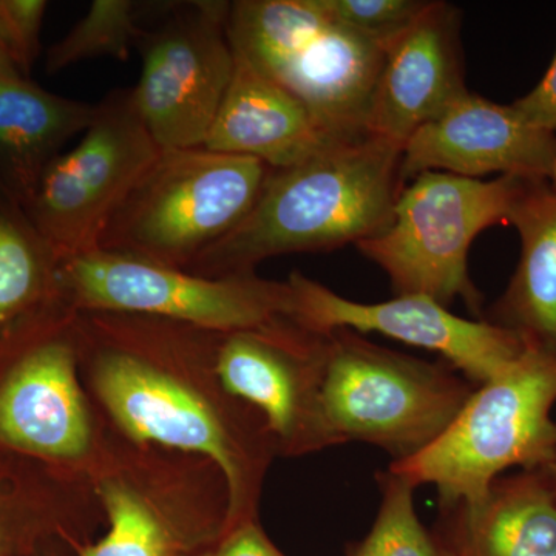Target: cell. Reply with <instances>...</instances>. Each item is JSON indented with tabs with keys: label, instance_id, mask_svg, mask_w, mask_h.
<instances>
[{
	"label": "cell",
	"instance_id": "6da1fadb",
	"mask_svg": "<svg viewBox=\"0 0 556 556\" xmlns=\"http://www.w3.org/2000/svg\"><path fill=\"white\" fill-rule=\"evenodd\" d=\"M219 336L167 318L76 313L79 353L89 357L102 405L134 441L211 460L228 489L229 529L257 518L260 485L276 444L266 428L228 415L182 379L214 353Z\"/></svg>",
	"mask_w": 556,
	"mask_h": 556
},
{
	"label": "cell",
	"instance_id": "7a4b0ae2",
	"mask_svg": "<svg viewBox=\"0 0 556 556\" xmlns=\"http://www.w3.org/2000/svg\"><path fill=\"white\" fill-rule=\"evenodd\" d=\"M401 164L402 148L369 137L270 170L248 217L189 273L240 276L268 258L334 251L379 236L391 225L405 186Z\"/></svg>",
	"mask_w": 556,
	"mask_h": 556
},
{
	"label": "cell",
	"instance_id": "3957f363",
	"mask_svg": "<svg viewBox=\"0 0 556 556\" xmlns=\"http://www.w3.org/2000/svg\"><path fill=\"white\" fill-rule=\"evenodd\" d=\"M556 343L526 342L495 378L475 388L444 434L391 464L416 486L434 485L441 507L478 506L510 468L556 464Z\"/></svg>",
	"mask_w": 556,
	"mask_h": 556
},
{
	"label": "cell",
	"instance_id": "277c9868",
	"mask_svg": "<svg viewBox=\"0 0 556 556\" xmlns=\"http://www.w3.org/2000/svg\"><path fill=\"white\" fill-rule=\"evenodd\" d=\"M233 51L298 98L338 144L369 138L382 47L343 27L318 0L230 2Z\"/></svg>",
	"mask_w": 556,
	"mask_h": 556
},
{
	"label": "cell",
	"instance_id": "5b68a950",
	"mask_svg": "<svg viewBox=\"0 0 556 556\" xmlns=\"http://www.w3.org/2000/svg\"><path fill=\"white\" fill-rule=\"evenodd\" d=\"M475 383L442 362L369 342L361 332H328L321 409L334 445L364 442L412 459L452 426Z\"/></svg>",
	"mask_w": 556,
	"mask_h": 556
},
{
	"label": "cell",
	"instance_id": "8992f818",
	"mask_svg": "<svg viewBox=\"0 0 556 556\" xmlns=\"http://www.w3.org/2000/svg\"><path fill=\"white\" fill-rule=\"evenodd\" d=\"M270 170L204 148L161 150L113 212L98 249L188 270L248 217Z\"/></svg>",
	"mask_w": 556,
	"mask_h": 556
},
{
	"label": "cell",
	"instance_id": "52a82bcc",
	"mask_svg": "<svg viewBox=\"0 0 556 556\" xmlns=\"http://www.w3.org/2000/svg\"><path fill=\"white\" fill-rule=\"evenodd\" d=\"M530 178H466L424 172L409 179L382 233L356 244L390 278L397 295H426L448 306L459 299L481 318L482 298L468 273L479 233L508 223Z\"/></svg>",
	"mask_w": 556,
	"mask_h": 556
},
{
	"label": "cell",
	"instance_id": "ba28073f",
	"mask_svg": "<svg viewBox=\"0 0 556 556\" xmlns=\"http://www.w3.org/2000/svg\"><path fill=\"white\" fill-rule=\"evenodd\" d=\"M58 291L76 313L139 314L218 334L262 327L294 311L288 281L255 273L201 277L102 249L62 260Z\"/></svg>",
	"mask_w": 556,
	"mask_h": 556
},
{
	"label": "cell",
	"instance_id": "9c48e42d",
	"mask_svg": "<svg viewBox=\"0 0 556 556\" xmlns=\"http://www.w3.org/2000/svg\"><path fill=\"white\" fill-rule=\"evenodd\" d=\"M78 358L76 311L62 300L0 334V450L49 464L89 453Z\"/></svg>",
	"mask_w": 556,
	"mask_h": 556
},
{
	"label": "cell",
	"instance_id": "30bf717a",
	"mask_svg": "<svg viewBox=\"0 0 556 556\" xmlns=\"http://www.w3.org/2000/svg\"><path fill=\"white\" fill-rule=\"evenodd\" d=\"M97 105L79 144L51 161L24 208L60 262L100 247L113 212L161 152L131 89Z\"/></svg>",
	"mask_w": 556,
	"mask_h": 556
},
{
	"label": "cell",
	"instance_id": "8fae6325",
	"mask_svg": "<svg viewBox=\"0 0 556 556\" xmlns=\"http://www.w3.org/2000/svg\"><path fill=\"white\" fill-rule=\"evenodd\" d=\"M230 2H172L139 40L134 91L142 123L161 150L203 148L232 80Z\"/></svg>",
	"mask_w": 556,
	"mask_h": 556
},
{
	"label": "cell",
	"instance_id": "7c38bea8",
	"mask_svg": "<svg viewBox=\"0 0 556 556\" xmlns=\"http://www.w3.org/2000/svg\"><path fill=\"white\" fill-rule=\"evenodd\" d=\"M328 334L294 318L219 336L214 376L229 397L254 409L287 455L332 447L321 409Z\"/></svg>",
	"mask_w": 556,
	"mask_h": 556
},
{
	"label": "cell",
	"instance_id": "4fadbf2b",
	"mask_svg": "<svg viewBox=\"0 0 556 556\" xmlns=\"http://www.w3.org/2000/svg\"><path fill=\"white\" fill-rule=\"evenodd\" d=\"M294 298L291 318L317 332L351 329L378 332L409 346L439 354L479 387L507 368L525 350L515 332L490 324L485 318H464L426 295H396L379 303L342 298L317 281L291 274L288 280Z\"/></svg>",
	"mask_w": 556,
	"mask_h": 556
},
{
	"label": "cell",
	"instance_id": "5bb4252c",
	"mask_svg": "<svg viewBox=\"0 0 556 556\" xmlns=\"http://www.w3.org/2000/svg\"><path fill=\"white\" fill-rule=\"evenodd\" d=\"M463 16L448 2L428 3L412 25L383 47V64L368 115L369 137L404 149L409 138L468 93Z\"/></svg>",
	"mask_w": 556,
	"mask_h": 556
},
{
	"label": "cell",
	"instance_id": "9a60e30c",
	"mask_svg": "<svg viewBox=\"0 0 556 556\" xmlns=\"http://www.w3.org/2000/svg\"><path fill=\"white\" fill-rule=\"evenodd\" d=\"M556 134L538 129L514 104L468 91L447 112L416 131L402 149L404 185L424 172L478 178L500 174L551 179Z\"/></svg>",
	"mask_w": 556,
	"mask_h": 556
},
{
	"label": "cell",
	"instance_id": "2e32d148",
	"mask_svg": "<svg viewBox=\"0 0 556 556\" xmlns=\"http://www.w3.org/2000/svg\"><path fill=\"white\" fill-rule=\"evenodd\" d=\"M338 142L308 109L236 53V70L204 149L262 161L287 169Z\"/></svg>",
	"mask_w": 556,
	"mask_h": 556
},
{
	"label": "cell",
	"instance_id": "e0dca14e",
	"mask_svg": "<svg viewBox=\"0 0 556 556\" xmlns=\"http://www.w3.org/2000/svg\"><path fill=\"white\" fill-rule=\"evenodd\" d=\"M434 532L455 556H556V486L547 467L497 478L478 506L442 507Z\"/></svg>",
	"mask_w": 556,
	"mask_h": 556
},
{
	"label": "cell",
	"instance_id": "ac0fdd59",
	"mask_svg": "<svg viewBox=\"0 0 556 556\" xmlns=\"http://www.w3.org/2000/svg\"><path fill=\"white\" fill-rule=\"evenodd\" d=\"M98 105L0 75V192L27 207L43 172L68 139L89 129Z\"/></svg>",
	"mask_w": 556,
	"mask_h": 556
},
{
	"label": "cell",
	"instance_id": "d6986e66",
	"mask_svg": "<svg viewBox=\"0 0 556 556\" xmlns=\"http://www.w3.org/2000/svg\"><path fill=\"white\" fill-rule=\"evenodd\" d=\"M508 225L519 236V262L485 320L525 342L556 343V192L548 179L527 182Z\"/></svg>",
	"mask_w": 556,
	"mask_h": 556
},
{
	"label": "cell",
	"instance_id": "ffe728a7",
	"mask_svg": "<svg viewBox=\"0 0 556 556\" xmlns=\"http://www.w3.org/2000/svg\"><path fill=\"white\" fill-rule=\"evenodd\" d=\"M109 530L98 543H72L76 556H189L222 535V522L189 517L160 506L134 479L123 475L98 484Z\"/></svg>",
	"mask_w": 556,
	"mask_h": 556
},
{
	"label": "cell",
	"instance_id": "44dd1931",
	"mask_svg": "<svg viewBox=\"0 0 556 556\" xmlns=\"http://www.w3.org/2000/svg\"><path fill=\"white\" fill-rule=\"evenodd\" d=\"M58 265L24 207L0 192V334L61 300Z\"/></svg>",
	"mask_w": 556,
	"mask_h": 556
},
{
	"label": "cell",
	"instance_id": "7402d4cb",
	"mask_svg": "<svg viewBox=\"0 0 556 556\" xmlns=\"http://www.w3.org/2000/svg\"><path fill=\"white\" fill-rule=\"evenodd\" d=\"M156 5L135 0H94L86 16L47 51L46 72L54 75L70 65L98 58L126 61L148 30L146 14Z\"/></svg>",
	"mask_w": 556,
	"mask_h": 556
},
{
	"label": "cell",
	"instance_id": "603a6c76",
	"mask_svg": "<svg viewBox=\"0 0 556 556\" xmlns=\"http://www.w3.org/2000/svg\"><path fill=\"white\" fill-rule=\"evenodd\" d=\"M380 492L378 517L368 535L346 556H455L452 548L417 517V486L388 468L376 475Z\"/></svg>",
	"mask_w": 556,
	"mask_h": 556
},
{
	"label": "cell",
	"instance_id": "cb8c5ba5",
	"mask_svg": "<svg viewBox=\"0 0 556 556\" xmlns=\"http://www.w3.org/2000/svg\"><path fill=\"white\" fill-rule=\"evenodd\" d=\"M0 453V556H30L62 532L42 493Z\"/></svg>",
	"mask_w": 556,
	"mask_h": 556
},
{
	"label": "cell",
	"instance_id": "d4e9b609",
	"mask_svg": "<svg viewBox=\"0 0 556 556\" xmlns=\"http://www.w3.org/2000/svg\"><path fill=\"white\" fill-rule=\"evenodd\" d=\"M332 20L386 47L427 9L430 0H318Z\"/></svg>",
	"mask_w": 556,
	"mask_h": 556
},
{
	"label": "cell",
	"instance_id": "484cf974",
	"mask_svg": "<svg viewBox=\"0 0 556 556\" xmlns=\"http://www.w3.org/2000/svg\"><path fill=\"white\" fill-rule=\"evenodd\" d=\"M47 9L49 3L43 0H0V40L24 78H30L40 54Z\"/></svg>",
	"mask_w": 556,
	"mask_h": 556
},
{
	"label": "cell",
	"instance_id": "4316f807",
	"mask_svg": "<svg viewBox=\"0 0 556 556\" xmlns=\"http://www.w3.org/2000/svg\"><path fill=\"white\" fill-rule=\"evenodd\" d=\"M189 556H287L269 540L257 518L229 527L208 546Z\"/></svg>",
	"mask_w": 556,
	"mask_h": 556
},
{
	"label": "cell",
	"instance_id": "83f0119b",
	"mask_svg": "<svg viewBox=\"0 0 556 556\" xmlns=\"http://www.w3.org/2000/svg\"><path fill=\"white\" fill-rule=\"evenodd\" d=\"M514 108L527 123L556 134V51L543 78L529 93L515 101Z\"/></svg>",
	"mask_w": 556,
	"mask_h": 556
},
{
	"label": "cell",
	"instance_id": "f1b7e54d",
	"mask_svg": "<svg viewBox=\"0 0 556 556\" xmlns=\"http://www.w3.org/2000/svg\"><path fill=\"white\" fill-rule=\"evenodd\" d=\"M0 75L2 76H21L17 68L14 67L13 61L7 53L5 47H3L2 40H0ZM24 78V76H21Z\"/></svg>",
	"mask_w": 556,
	"mask_h": 556
},
{
	"label": "cell",
	"instance_id": "f546056e",
	"mask_svg": "<svg viewBox=\"0 0 556 556\" xmlns=\"http://www.w3.org/2000/svg\"><path fill=\"white\" fill-rule=\"evenodd\" d=\"M548 182H551L552 189L556 192V159L554 164V170H552L551 179H548Z\"/></svg>",
	"mask_w": 556,
	"mask_h": 556
},
{
	"label": "cell",
	"instance_id": "4dcf8cb0",
	"mask_svg": "<svg viewBox=\"0 0 556 556\" xmlns=\"http://www.w3.org/2000/svg\"><path fill=\"white\" fill-rule=\"evenodd\" d=\"M548 473H551L552 481H554V484L556 486V464H552V466L547 467Z\"/></svg>",
	"mask_w": 556,
	"mask_h": 556
},
{
	"label": "cell",
	"instance_id": "1f68e13d",
	"mask_svg": "<svg viewBox=\"0 0 556 556\" xmlns=\"http://www.w3.org/2000/svg\"><path fill=\"white\" fill-rule=\"evenodd\" d=\"M39 552V551H38ZM38 552H36V554H33L31 556H39Z\"/></svg>",
	"mask_w": 556,
	"mask_h": 556
}]
</instances>
